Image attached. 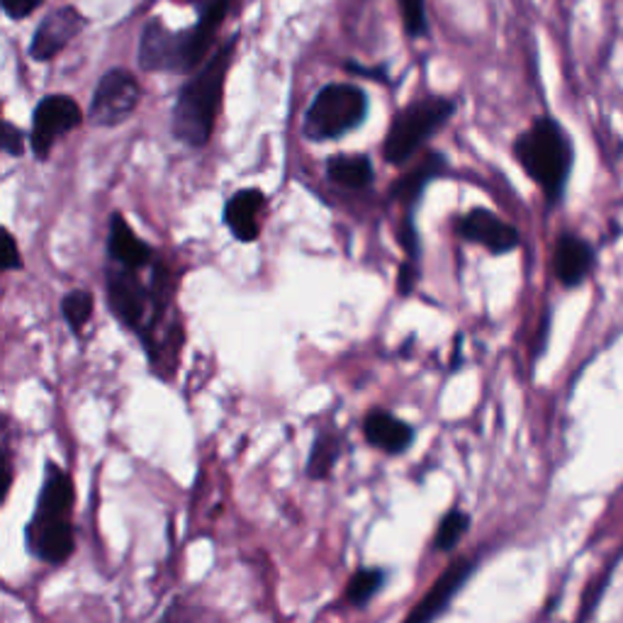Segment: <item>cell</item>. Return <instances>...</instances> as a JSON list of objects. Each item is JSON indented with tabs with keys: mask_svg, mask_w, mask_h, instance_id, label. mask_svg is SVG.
Here are the masks:
<instances>
[{
	"mask_svg": "<svg viewBox=\"0 0 623 623\" xmlns=\"http://www.w3.org/2000/svg\"><path fill=\"white\" fill-rule=\"evenodd\" d=\"M236 34L217 47L201 71L183 85L171 112V132L178 142L191 149H203L212 140L215 122L224 98L229 64L234 59Z\"/></svg>",
	"mask_w": 623,
	"mask_h": 623,
	"instance_id": "cell-2",
	"label": "cell"
},
{
	"mask_svg": "<svg viewBox=\"0 0 623 623\" xmlns=\"http://www.w3.org/2000/svg\"><path fill=\"white\" fill-rule=\"evenodd\" d=\"M142 103V85L134 79V73L127 69L115 67L105 71L101 81H98L91 108H89V120L95 127H120L127 122L136 108Z\"/></svg>",
	"mask_w": 623,
	"mask_h": 623,
	"instance_id": "cell-7",
	"label": "cell"
},
{
	"mask_svg": "<svg viewBox=\"0 0 623 623\" xmlns=\"http://www.w3.org/2000/svg\"><path fill=\"white\" fill-rule=\"evenodd\" d=\"M42 3L44 0H3V10L10 20H24Z\"/></svg>",
	"mask_w": 623,
	"mask_h": 623,
	"instance_id": "cell-25",
	"label": "cell"
},
{
	"mask_svg": "<svg viewBox=\"0 0 623 623\" xmlns=\"http://www.w3.org/2000/svg\"><path fill=\"white\" fill-rule=\"evenodd\" d=\"M385 580H388V572L380 568H366L358 570L356 575L348 580L346 592H344V602L354 604V606H364L366 602H370L382 588Z\"/></svg>",
	"mask_w": 623,
	"mask_h": 623,
	"instance_id": "cell-19",
	"label": "cell"
},
{
	"mask_svg": "<svg viewBox=\"0 0 623 623\" xmlns=\"http://www.w3.org/2000/svg\"><path fill=\"white\" fill-rule=\"evenodd\" d=\"M327 178L341 188L364 191L376 181V168L366 154H339L327 159Z\"/></svg>",
	"mask_w": 623,
	"mask_h": 623,
	"instance_id": "cell-17",
	"label": "cell"
},
{
	"mask_svg": "<svg viewBox=\"0 0 623 623\" xmlns=\"http://www.w3.org/2000/svg\"><path fill=\"white\" fill-rule=\"evenodd\" d=\"M400 6V16L407 37L421 40L429 34V20H427V0H397Z\"/></svg>",
	"mask_w": 623,
	"mask_h": 623,
	"instance_id": "cell-22",
	"label": "cell"
},
{
	"mask_svg": "<svg viewBox=\"0 0 623 623\" xmlns=\"http://www.w3.org/2000/svg\"><path fill=\"white\" fill-rule=\"evenodd\" d=\"M0 264H3V270H20L22 268V256H20V248L12 239V234L8 229H3V258H0Z\"/></svg>",
	"mask_w": 623,
	"mask_h": 623,
	"instance_id": "cell-26",
	"label": "cell"
},
{
	"mask_svg": "<svg viewBox=\"0 0 623 623\" xmlns=\"http://www.w3.org/2000/svg\"><path fill=\"white\" fill-rule=\"evenodd\" d=\"M83 112L79 103L69 95H47L37 103L32 112V132H30V146L34 156L47 161L57 140L67 136L76 127H81Z\"/></svg>",
	"mask_w": 623,
	"mask_h": 623,
	"instance_id": "cell-8",
	"label": "cell"
},
{
	"mask_svg": "<svg viewBox=\"0 0 623 623\" xmlns=\"http://www.w3.org/2000/svg\"><path fill=\"white\" fill-rule=\"evenodd\" d=\"M73 482L61 466L47 460L40 497L34 514L24 529L28 551L49 565H64L76 548V535L71 527L73 512Z\"/></svg>",
	"mask_w": 623,
	"mask_h": 623,
	"instance_id": "cell-3",
	"label": "cell"
},
{
	"mask_svg": "<svg viewBox=\"0 0 623 623\" xmlns=\"http://www.w3.org/2000/svg\"><path fill=\"white\" fill-rule=\"evenodd\" d=\"M108 261L130 270H142L154 261V248L130 229L127 219H124L120 212H112L110 217Z\"/></svg>",
	"mask_w": 623,
	"mask_h": 623,
	"instance_id": "cell-13",
	"label": "cell"
},
{
	"mask_svg": "<svg viewBox=\"0 0 623 623\" xmlns=\"http://www.w3.org/2000/svg\"><path fill=\"white\" fill-rule=\"evenodd\" d=\"M592 264L594 252L588 242L580 239L575 234L560 236L553 254V268L558 280L563 283L565 288H575V285L588 278Z\"/></svg>",
	"mask_w": 623,
	"mask_h": 623,
	"instance_id": "cell-16",
	"label": "cell"
},
{
	"mask_svg": "<svg viewBox=\"0 0 623 623\" xmlns=\"http://www.w3.org/2000/svg\"><path fill=\"white\" fill-rule=\"evenodd\" d=\"M397 239H400L407 261H415L419 264L421 261V246H419V232H417V224H415V212H407L405 219H402V227L397 232Z\"/></svg>",
	"mask_w": 623,
	"mask_h": 623,
	"instance_id": "cell-23",
	"label": "cell"
},
{
	"mask_svg": "<svg viewBox=\"0 0 623 623\" xmlns=\"http://www.w3.org/2000/svg\"><path fill=\"white\" fill-rule=\"evenodd\" d=\"M456 229L466 242L480 244L494 256L514 252L521 242V236L512 224L504 222L502 217H497L494 212L484 210V207H476V210L466 212V215L458 219Z\"/></svg>",
	"mask_w": 623,
	"mask_h": 623,
	"instance_id": "cell-10",
	"label": "cell"
},
{
	"mask_svg": "<svg viewBox=\"0 0 623 623\" xmlns=\"http://www.w3.org/2000/svg\"><path fill=\"white\" fill-rule=\"evenodd\" d=\"M417 280H419V264H415V261H405L402 268H400V278H397V290H400L402 297L407 295H412L415 288H417Z\"/></svg>",
	"mask_w": 623,
	"mask_h": 623,
	"instance_id": "cell-27",
	"label": "cell"
},
{
	"mask_svg": "<svg viewBox=\"0 0 623 623\" xmlns=\"http://www.w3.org/2000/svg\"><path fill=\"white\" fill-rule=\"evenodd\" d=\"M266 205V195L258 188H242L229 195L227 205H224V224H227L234 239H239L242 244L258 239Z\"/></svg>",
	"mask_w": 623,
	"mask_h": 623,
	"instance_id": "cell-12",
	"label": "cell"
},
{
	"mask_svg": "<svg viewBox=\"0 0 623 623\" xmlns=\"http://www.w3.org/2000/svg\"><path fill=\"white\" fill-rule=\"evenodd\" d=\"M93 315V295L89 290H71L61 300V317L69 324V329L73 334H81L85 324H89Z\"/></svg>",
	"mask_w": 623,
	"mask_h": 623,
	"instance_id": "cell-21",
	"label": "cell"
},
{
	"mask_svg": "<svg viewBox=\"0 0 623 623\" xmlns=\"http://www.w3.org/2000/svg\"><path fill=\"white\" fill-rule=\"evenodd\" d=\"M370 112L368 93L354 83H329L312 98L303 132L309 142L341 140L358 130Z\"/></svg>",
	"mask_w": 623,
	"mask_h": 623,
	"instance_id": "cell-5",
	"label": "cell"
},
{
	"mask_svg": "<svg viewBox=\"0 0 623 623\" xmlns=\"http://www.w3.org/2000/svg\"><path fill=\"white\" fill-rule=\"evenodd\" d=\"M456 115V103L443 95H427L405 105L397 112L388 136L382 144V156L392 166H402L433 134H439L443 124Z\"/></svg>",
	"mask_w": 623,
	"mask_h": 623,
	"instance_id": "cell-6",
	"label": "cell"
},
{
	"mask_svg": "<svg viewBox=\"0 0 623 623\" xmlns=\"http://www.w3.org/2000/svg\"><path fill=\"white\" fill-rule=\"evenodd\" d=\"M85 28V18L73 6L49 10L37 24L30 42V57L34 61H49L76 40Z\"/></svg>",
	"mask_w": 623,
	"mask_h": 623,
	"instance_id": "cell-9",
	"label": "cell"
},
{
	"mask_svg": "<svg viewBox=\"0 0 623 623\" xmlns=\"http://www.w3.org/2000/svg\"><path fill=\"white\" fill-rule=\"evenodd\" d=\"M341 458V439L329 429H321L309 448L307 476L312 480H327Z\"/></svg>",
	"mask_w": 623,
	"mask_h": 623,
	"instance_id": "cell-18",
	"label": "cell"
},
{
	"mask_svg": "<svg viewBox=\"0 0 623 623\" xmlns=\"http://www.w3.org/2000/svg\"><path fill=\"white\" fill-rule=\"evenodd\" d=\"M472 570H476V563L468 558L456 560L453 565H448L441 572V578L433 582V588L421 596V602L412 609V614H409L402 623H433L448 606H451L453 596L463 590V584L470 580Z\"/></svg>",
	"mask_w": 623,
	"mask_h": 623,
	"instance_id": "cell-11",
	"label": "cell"
},
{
	"mask_svg": "<svg viewBox=\"0 0 623 623\" xmlns=\"http://www.w3.org/2000/svg\"><path fill=\"white\" fill-rule=\"evenodd\" d=\"M514 156L529 178L541 185L548 201L558 203L563 197L572 168V146L555 120H533L531 127L514 142Z\"/></svg>",
	"mask_w": 623,
	"mask_h": 623,
	"instance_id": "cell-4",
	"label": "cell"
},
{
	"mask_svg": "<svg viewBox=\"0 0 623 623\" xmlns=\"http://www.w3.org/2000/svg\"><path fill=\"white\" fill-rule=\"evenodd\" d=\"M468 529H470V517L463 512V509H451V512L441 519L439 529H436L433 548L441 553L453 551L460 539L468 533Z\"/></svg>",
	"mask_w": 623,
	"mask_h": 623,
	"instance_id": "cell-20",
	"label": "cell"
},
{
	"mask_svg": "<svg viewBox=\"0 0 623 623\" xmlns=\"http://www.w3.org/2000/svg\"><path fill=\"white\" fill-rule=\"evenodd\" d=\"M227 6H212L197 10V22L191 28L173 32L164 20H149L140 37L136 61L144 71H166V73H195L201 71L215 47V37L227 18Z\"/></svg>",
	"mask_w": 623,
	"mask_h": 623,
	"instance_id": "cell-1",
	"label": "cell"
},
{
	"mask_svg": "<svg viewBox=\"0 0 623 623\" xmlns=\"http://www.w3.org/2000/svg\"><path fill=\"white\" fill-rule=\"evenodd\" d=\"M0 146L8 156H22L24 154V134L12 122L3 124V134H0Z\"/></svg>",
	"mask_w": 623,
	"mask_h": 623,
	"instance_id": "cell-24",
	"label": "cell"
},
{
	"mask_svg": "<svg viewBox=\"0 0 623 623\" xmlns=\"http://www.w3.org/2000/svg\"><path fill=\"white\" fill-rule=\"evenodd\" d=\"M446 173H448V159L439 152H429V156H423L417 168L405 173V176L392 185L390 201L405 205L407 212H415L421 195L427 193L429 183L436 178H443Z\"/></svg>",
	"mask_w": 623,
	"mask_h": 623,
	"instance_id": "cell-15",
	"label": "cell"
},
{
	"mask_svg": "<svg viewBox=\"0 0 623 623\" xmlns=\"http://www.w3.org/2000/svg\"><path fill=\"white\" fill-rule=\"evenodd\" d=\"M161 623H168V621H161Z\"/></svg>",
	"mask_w": 623,
	"mask_h": 623,
	"instance_id": "cell-28",
	"label": "cell"
},
{
	"mask_svg": "<svg viewBox=\"0 0 623 623\" xmlns=\"http://www.w3.org/2000/svg\"><path fill=\"white\" fill-rule=\"evenodd\" d=\"M364 436L370 446L390 456H402L415 443V427L385 409H372L364 419Z\"/></svg>",
	"mask_w": 623,
	"mask_h": 623,
	"instance_id": "cell-14",
	"label": "cell"
}]
</instances>
